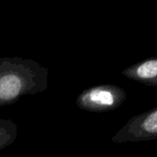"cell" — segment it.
<instances>
[{
	"mask_svg": "<svg viewBox=\"0 0 157 157\" xmlns=\"http://www.w3.org/2000/svg\"><path fill=\"white\" fill-rule=\"evenodd\" d=\"M127 98L126 91L116 85H98L85 89L77 97L76 106L85 111L102 113L121 107Z\"/></svg>",
	"mask_w": 157,
	"mask_h": 157,
	"instance_id": "cell-2",
	"label": "cell"
},
{
	"mask_svg": "<svg viewBox=\"0 0 157 157\" xmlns=\"http://www.w3.org/2000/svg\"><path fill=\"white\" fill-rule=\"evenodd\" d=\"M49 70L31 59L0 57V108L48 88Z\"/></svg>",
	"mask_w": 157,
	"mask_h": 157,
	"instance_id": "cell-1",
	"label": "cell"
},
{
	"mask_svg": "<svg viewBox=\"0 0 157 157\" xmlns=\"http://www.w3.org/2000/svg\"><path fill=\"white\" fill-rule=\"evenodd\" d=\"M17 135V127L11 120L0 119V150L12 144Z\"/></svg>",
	"mask_w": 157,
	"mask_h": 157,
	"instance_id": "cell-5",
	"label": "cell"
},
{
	"mask_svg": "<svg viewBox=\"0 0 157 157\" xmlns=\"http://www.w3.org/2000/svg\"><path fill=\"white\" fill-rule=\"evenodd\" d=\"M126 78L145 86H157V57L142 60L121 72Z\"/></svg>",
	"mask_w": 157,
	"mask_h": 157,
	"instance_id": "cell-4",
	"label": "cell"
},
{
	"mask_svg": "<svg viewBox=\"0 0 157 157\" xmlns=\"http://www.w3.org/2000/svg\"><path fill=\"white\" fill-rule=\"evenodd\" d=\"M157 140V107L131 118L111 138L114 144Z\"/></svg>",
	"mask_w": 157,
	"mask_h": 157,
	"instance_id": "cell-3",
	"label": "cell"
}]
</instances>
